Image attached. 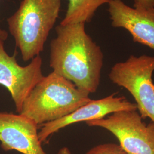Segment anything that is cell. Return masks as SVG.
I'll use <instances>...</instances> for the list:
<instances>
[{
	"mask_svg": "<svg viewBox=\"0 0 154 154\" xmlns=\"http://www.w3.org/2000/svg\"><path fill=\"white\" fill-rule=\"evenodd\" d=\"M108 5L112 27L125 29L134 42L154 50V9H137L122 0H110Z\"/></svg>",
	"mask_w": 154,
	"mask_h": 154,
	"instance_id": "9c48e42d",
	"label": "cell"
},
{
	"mask_svg": "<svg viewBox=\"0 0 154 154\" xmlns=\"http://www.w3.org/2000/svg\"><path fill=\"white\" fill-rule=\"evenodd\" d=\"M86 123L110 131L128 154H154V123H144L138 110L117 111Z\"/></svg>",
	"mask_w": 154,
	"mask_h": 154,
	"instance_id": "5b68a950",
	"label": "cell"
},
{
	"mask_svg": "<svg viewBox=\"0 0 154 154\" xmlns=\"http://www.w3.org/2000/svg\"><path fill=\"white\" fill-rule=\"evenodd\" d=\"M57 154H72L70 149L66 147L61 148L58 152Z\"/></svg>",
	"mask_w": 154,
	"mask_h": 154,
	"instance_id": "4fadbf2b",
	"label": "cell"
},
{
	"mask_svg": "<svg viewBox=\"0 0 154 154\" xmlns=\"http://www.w3.org/2000/svg\"><path fill=\"white\" fill-rule=\"evenodd\" d=\"M154 56L131 55L112 66L109 77L132 95L143 119L149 118L154 123Z\"/></svg>",
	"mask_w": 154,
	"mask_h": 154,
	"instance_id": "277c9868",
	"label": "cell"
},
{
	"mask_svg": "<svg viewBox=\"0 0 154 154\" xmlns=\"http://www.w3.org/2000/svg\"><path fill=\"white\" fill-rule=\"evenodd\" d=\"M39 126L22 114L0 112L1 147L22 154H46L38 137Z\"/></svg>",
	"mask_w": 154,
	"mask_h": 154,
	"instance_id": "ba28073f",
	"label": "cell"
},
{
	"mask_svg": "<svg viewBox=\"0 0 154 154\" xmlns=\"http://www.w3.org/2000/svg\"><path fill=\"white\" fill-rule=\"evenodd\" d=\"M61 6V0H22L17 11L7 19L23 61H31L43 51Z\"/></svg>",
	"mask_w": 154,
	"mask_h": 154,
	"instance_id": "3957f363",
	"label": "cell"
},
{
	"mask_svg": "<svg viewBox=\"0 0 154 154\" xmlns=\"http://www.w3.org/2000/svg\"><path fill=\"white\" fill-rule=\"evenodd\" d=\"M57 37L50 43V66L55 72L87 93L99 88L103 65L100 47L86 32L85 23L55 28Z\"/></svg>",
	"mask_w": 154,
	"mask_h": 154,
	"instance_id": "6da1fadb",
	"label": "cell"
},
{
	"mask_svg": "<svg viewBox=\"0 0 154 154\" xmlns=\"http://www.w3.org/2000/svg\"><path fill=\"white\" fill-rule=\"evenodd\" d=\"M134 8L140 10L153 9L154 0H134Z\"/></svg>",
	"mask_w": 154,
	"mask_h": 154,
	"instance_id": "7c38bea8",
	"label": "cell"
},
{
	"mask_svg": "<svg viewBox=\"0 0 154 154\" xmlns=\"http://www.w3.org/2000/svg\"><path fill=\"white\" fill-rule=\"evenodd\" d=\"M16 56V54L11 56L6 53L4 41L0 39V85L9 91L17 112L20 114L24 100L44 75L40 55L25 66L18 63Z\"/></svg>",
	"mask_w": 154,
	"mask_h": 154,
	"instance_id": "8992f818",
	"label": "cell"
},
{
	"mask_svg": "<svg viewBox=\"0 0 154 154\" xmlns=\"http://www.w3.org/2000/svg\"><path fill=\"white\" fill-rule=\"evenodd\" d=\"M7 38H8V33L6 32L5 30H2L0 28V39L5 41Z\"/></svg>",
	"mask_w": 154,
	"mask_h": 154,
	"instance_id": "5bb4252c",
	"label": "cell"
},
{
	"mask_svg": "<svg viewBox=\"0 0 154 154\" xmlns=\"http://www.w3.org/2000/svg\"><path fill=\"white\" fill-rule=\"evenodd\" d=\"M133 110H138L135 103L123 97L116 96V94L102 99H91L68 116L39 126V139L41 143H45L50 135L70 125L103 118L117 111Z\"/></svg>",
	"mask_w": 154,
	"mask_h": 154,
	"instance_id": "52a82bcc",
	"label": "cell"
},
{
	"mask_svg": "<svg viewBox=\"0 0 154 154\" xmlns=\"http://www.w3.org/2000/svg\"><path fill=\"white\" fill-rule=\"evenodd\" d=\"M70 81L55 72L44 76L29 94L20 114L38 126L68 116L91 99Z\"/></svg>",
	"mask_w": 154,
	"mask_h": 154,
	"instance_id": "7a4b0ae2",
	"label": "cell"
},
{
	"mask_svg": "<svg viewBox=\"0 0 154 154\" xmlns=\"http://www.w3.org/2000/svg\"><path fill=\"white\" fill-rule=\"evenodd\" d=\"M66 15L60 24L90 22L100 6L108 4L110 0H68Z\"/></svg>",
	"mask_w": 154,
	"mask_h": 154,
	"instance_id": "30bf717a",
	"label": "cell"
},
{
	"mask_svg": "<svg viewBox=\"0 0 154 154\" xmlns=\"http://www.w3.org/2000/svg\"><path fill=\"white\" fill-rule=\"evenodd\" d=\"M85 154H129L122 148L119 144L105 143L96 146L88 150Z\"/></svg>",
	"mask_w": 154,
	"mask_h": 154,
	"instance_id": "8fae6325",
	"label": "cell"
}]
</instances>
